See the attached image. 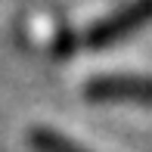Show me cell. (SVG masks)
Segmentation results:
<instances>
[{
  "label": "cell",
  "instance_id": "6da1fadb",
  "mask_svg": "<svg viewBox=\"0 0 152 152\" xmlns=\"http://www.w3.org/2000/svg\"><path fill=\"white\" fill-rule=\"evenodd\" d=\"M146 22H152V0H134L130 6L112 12L109 19L90 25L84 34L78 37V47H87V50H102V47L118 44L121 37L140 31Z\"/></svg>",
  "mask_w": 152,
  "mask_h": 152
},
{
  "label": "cell",
  "instance_id": "7a4b0ae2",
  "mask_svg": "<svg viewBox=\"0 0 152 152\" xmlns=\"http://www.w3.org/2000/svg\"><path fill=\"white\" fill-rule=\"evenodd\" d=\"M87 99L96 102H140L152 106V78H130V75H109L93 78L84 87Z\"/></svg>",
  "mask_w": 152,
  "mask_h": 152
},
{
  "label": "cell",
  "instance_id": "3957f363",
  "mask_svg": "<svg viewBox=\"0 0 152 152\" xmlns=\"http://www.w3.org/2000/svg\"><path fill=\"white\" fill-rule=\"evenodd\" d=\"M28 143H31L34 152H90V149L78 146L75 140H68V137H62V134H56V130H50V127L31 130Z\"/></svg>",
  "mask_w": 152,
  "mask_h": 152
}]
</instances>
